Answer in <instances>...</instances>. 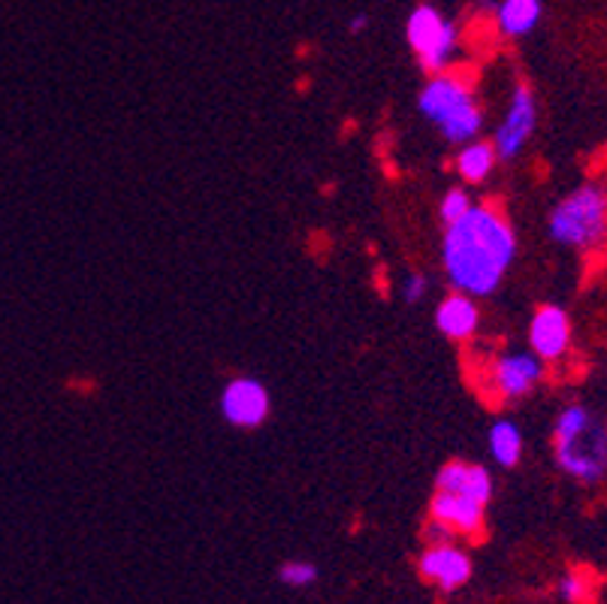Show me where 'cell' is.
Returning a JSON list of instances; mask_svg holds the SVG:
<instances>
[{
    "label": "cell",
    "mask_w": 607,
    "mask_h": 604,
    "mask_svg": "<svg viewBox=\"0 0 607 604\" xmlns=\"http://www.w3.org/2000/svg\"><path fill=\"white\" fill-rule=\"evenodd\" d=\"M517 260V233L511 221L493 202H474L457 224H447L442 236V267L447 282L459 294L474 299L493 296L508 279Z\"/></svg>",
    "instance_id": "6da1fadb"
},
{
    "label": "cell",
    "mask_w": 607,
    "mask_h": 604,
    "mask_svg": "<svg viewBox=\"0 0 607 604\" xmlns=\"http://www.w3.org/2000/svg\"><path fill=\"white\" fill-rule=\"evenodd\" d=\"M556 466L571 481L595 486L607 478V417L590 405H566L554 423Z\"/></svg>",
    "instance_id": "7a4b0ae2"
},
{
    "label": "cell",
    "mask_w": 607,
    "mask_h": 604,
    "mask_svg": "<svg viewBox=\"0 0 607 604\" xmlns=\"http://www.w3.org/2000/svg\"><path fill=\"white\" fill-rule=\"evenodd\" d=\"M418 109L423 119L435 124V131L454 146H466L484 127V109L478 103L472 82L457 73H435L418 95Z\"/></svg>",
    "instance_id": "3957f363"
},
{
    "label": "cell",
    "mask_w": 607,
    "mask_h": 604,
    "mask_svg": "<svg viewBox=\"0 0 607 604\" xmlns=\"http://www.w3.org/2000/svg\"><path fill=\"white\" fill-rule=\"evenodd\" d=\"M547 233L571 251H595L607 242V188L586 182L556 202L547 218Z\"/></svg>",
    "instance_id": "277c9868"
},
{
    "label": "cell",
    "mask_w": 607,
    "mask_h": 604,
    "mask_svg": "<svg viewBox=\"0 0 607 604\" xmlns=\"http://www.w3.org/2000/svg\"><path fill=\"white\" fill-rule=\"evenodd\" d=\"M405 40L430 76L447 73L459 52V27L435 3H418L405 19Z\"/></svg>",
    "instance_id": "5b68a950"
},
{
    "label": "cell",
    "mask_w": 607,
    "mask_h": 604,
    "mask_svg": "<svg viewBox=\"0 0 607 604\" xmlns=\"http://www.w3.org/2000/svg\"><path fill=\"white\" fill-rule=\"evenodd\" d=\"M538 127V100L535 91L529 88L527 82H517L508 100V112L499 121L496 134H493V146L499 151V161H513L523 155V148L529 146V139Z\"/></svg>",
    "instance_id": "8992f818"
},
{
    "label": "cell",
    "mask_w": 607,
    "mask_h": 604,
    "mask_svg": "<svg viewBox=\"0 0 607 604\" xmlns=\"http://www.w3.org/2000/svg\"><path fill=\"white\" fill-rule=\"evenodd\" d=\"M218 408L227 420L230 427L236 430H257L270 420L272 411V396L263 381H257L251 375L230 378L221 396H218Z\"/></svg>",
    "instance_id": "52a82bcc"
},
{
    "label": "cell",
    "mask_w": 607,
    "mask_h": 604,
    "mask_svg": "<svg viewBox=\"0 0 607 604\" xmlns=\"http://www.w3.org/2000/svg\"><path fill=\"white\" fill-rule=\"evenodd\" d=\"M486 378L501 403H517L544 381V360L535 350H505L493 357Z\"/></svg>",
    "instance_id": "ba28073f"
},
{
    "label": "cell",
    "mask_w": 607,
    "mask_h": 604,
    "mask_svg": "<svg viewBox=\"0 0 607 604\" xmlns=\"http://www.w3.org/2000/svg\"><path fill=\"white\" fill-rule=\"evenodd\" d=\"M420 578L430 580L435 590L457 592L472 580V556L459 547L457 541H435L420 553Z\"/></svg>",
    "instance_id": "9c48e42d"
},
{
    "label": "cell",
    "mask_w": 607,
    "mask_h": 604,
    "mask_svg": "<svg viewBox=\"0 0 607 604\" xmlns=\"http://www.w3.org/2000/svg\"><path fill=\"white\" fill-rule=\"evenodd\" d=\"M430 520L445 526L454 538H474L484 532L486 502L457 493V490L435 486V493L430 498Z\"/></svg>",
    "instance_id": "30bf717a"
},
{
    "label": "cell",
    "mask_w": 607,
    "mask_h": 604,
    "mask_svg": "<svg viewBox=\"0 0 607 604\" xmlns=\"http://www.w3.org/2000/svg\"><path fill=\"white\" fill-rule=\"evenodd\" d=\"M574 342L571 315L562 306H541L529 321V350H535L544 362L566 357Z\"/></svg>",
    "instance_id": "8fae6325"
},
{
    "label": "cell",
    "mask_w": 607,
    "mask_h": 604,
    "mask_svg": "<svg viewBox=\"0 0 607 604\" xmlns=\"http://www.w3.org/2000/svg\"><path fill=\"white\" fill-rule=\"evenodd\" d=\"M481 326V309L474 303V296L454 291L445 296L435 309V330L450 342H469Z\"/></svg>",
    "instance_id": "7c38bea8"
},
{
    "label": "cell",
    "mask_w": 607,
    "mask_h": 604,
    "mask_svg": "<svg viewBox=\"0 0 607 604\" xmlns=\"http://www.w3.org/2000/svg\"><path fill=\"white\" fill-rule=\"evenodd\" d=\"M435 486L442 490H457V493H466V496L481 498L490 505V498L496 493V483H493V474L478 466V463H469V459H450L447 466H442L438 478H435Z\"/></svg>",
    "instance_id": "4fadbf2b"
},
{
    "label": "cell",
    "mask_w": 607,
    "mask_h": 604,
    "mask_svg": "<svg viewBox=\"0 0 607 604\" xmlns=\"http://www.w3.org/2000/svg\"><path fill=\"white\" fill-rule=\"evenodd\" d=\"M544 3L541 0H499L496 3V25L505 37H529L541 25Z\"/></svg>",
    "instance_id": "5bb4252c"
},
{
    "label": "cell",
    "mask_w": 607,
    "mask_h": 604,
    "mask_svg": "<svg viewBox=\"0 0 607 604\" xmlns=\"http://www.w3.org/2000/svg\"><path fill=\"white\" fill-rule=\"evenodd\" d=\"M486 447H490V457L496 466L501 469H513V466H520V459H523V432L520 427L508 420V417H499L490 432H486Z\"/></svg>",
    "instance_id": "9a60e30c"
},
{
    "label": "cell",
    "mask_w": 607,
    "mask_h": 604,
    "mask_svg": "<svg viewBox=\"0 0 607 604\" xmlns=\"http://www.w3.org/2000/svg\"><path fill=\"white\" fill-rule=\"evenodd\" d=\"M496 163H499L496 146H493V143H484V139H472V143H466V146L459 148L457 173L462 182L481 185V182H486V178L493 175Z\"/></svg>",
    "instance_id": "2e32d148"
},
{
    "label": "cell",
    "mask_w": 607,
    "mask_h": 604,
    "mask_svg": "<svg viewBox=\"0 0 607 604\" xmlns=\"http://www.w3.org/2000/svg\"><path fill=\"white\" fill-rule=\"evenodd\" d=\"M278 580L290 590H306L318 580V565L309 563V559H287V563L278 565Z\"/></svg>",
    "instance_id": "e0dca14e"
},
{
    "label": "cell",
    "mask_w": 607,
    "mask_h": 604,
    "mask_svg": "<svg viewBox=\"0 0 607 604\" xmlns=\"http://www.w3.org/2000/svg\"><path fill=\"white\" fill-rule=\"evenodd\" d=\"M474 209V200L469 197V190L466 188H450L442 197V206H438V218H442V224H457L459 218H466L469 212Z\"/></svg>",
    "instance_id": "ac0fdd59"
},
{
    "label": "cell",
    "mask_w": 607,
    "mask_h": 604,
    "mask_svg": "<svg viewBox=\"0 0 607 604\" xmlns=\"http://www.w3.org/2000/svg\"><path fill=\"white\" fill-rule=\"evenodd\" d=\"M586 592H590V580L583 578L581 571H568V575H562V580H559V595H562L566 602L581 604L583 599H586Z\"/></svg>",
    "instance_id": "d6986e66"
},
{
    "label": "cell",
    "mask_w": 607,
    "mask_h": 604,
    "mask_svg": "<svg viewBox=\"0 0 607 604\" xmlns=\"http://www.w3.org/2000/svg\"><path fill=\"white\" fill-rule=\"evenodd\" d=\"M426 291H430V282H426V275H420V272H411L408 279H405V284H402V296H405V303H420L423 296H426Z\"/></svg>",
    "instance_id": "ffe728a7"
},
{
    "label": "cell",
    "mask_w": 607,
    "mask_h": 604,
    "mask_svg": "<svg viewBox=\"0 0 607 604\" xmlns=\"http://www.w3.org/2000/svg\"><path fill=\"white\" fill-rule=\"evenodd\" d=\"M366 27H369V15L366 13H357L351 22H348V30H351V34H363Z\"/></svg>",
    "instance_id": "44dd1931"
}]
</instances>
